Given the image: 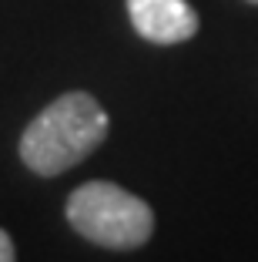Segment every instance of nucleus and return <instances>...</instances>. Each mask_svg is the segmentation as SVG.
<instances>
[{"instance_id":"obj_1","label":"nucleus","mask_w":258,"mask_h":262,"mask_svg":"<svg viewBox=\"0 0 258 262\" xmlns=\"http://www.w3.org/2000/svg\"><path fill=\"white\" fill-rule=\"evenodd\" d=\"M111 118L87 91L54 98L20 135V162L40 178L64 175L107 138Z\"/></svg>"},{"instance_id":"obj_2","label":"nucleus","mask_w":258,"mask_h":262,"mask_svg":"<svg viewBox=\"0 0 258 262\" xmlns=\"http://www.w3.org/2000/svg\"><path fill=\"white\" fill-rule=\"evenodd\" d=\"M67 222L94 246L131 252L151 239L154 212L145 199L114 182H84L67 199Z\"/></svg>"},{"instance_id":"obj_3","label":"nucleus","mask_w":258,"mask_h":262,"mask_svg":"<svg viewBox=\"0 0 258 262\" xmlns=\"http://www.w3.org/2000/svg\"><path fill=\"white\" fill-rule=\"evenodd\" d=\"M134 31L151 44H184L198 34V14L188 0H128Z\"/></svg>"},{"instance_id":"obj_4","label":"nucleus","mask_w":258,"mask_h":262,"mask_svg":"<svg viewBox=\"0 0 258 262\" xmlns=\"http://www.w3.org/2000/svg\"><path fill=\"white\" fill-rule=\"evenodd\" d=\"M0 262H17V252H14V242L4 229H0Z\"/></svg>"},{"instance_id":"obj_5","label":"nucleus","mask_w":258,"mask_h":262,"mask_svg":"<svg viewBox=\"0 0 258 262\" xmlns=\"http://www.w3.org/2000/svg\"><path fill=\"white\" fill-rule=\"evenodd\" d=\"M248 4H258V0H248Z\"/></svg>"}]
</instances>
